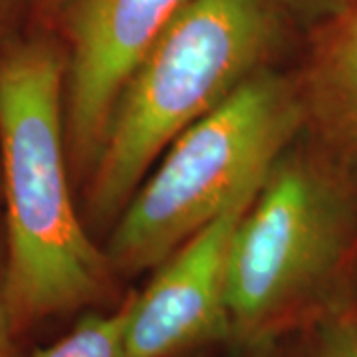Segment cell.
<instances>
[{
    "label": "cell",
    "mask_w": 357,
    "mask_h": 357,
    "mask_svg": "<svg viewBox=\"0 0 357 357\" xmlns=\"http://www.w3.org/2000/svg\"><path fill=\"white\" fill-rule=\"evenodd\" d=\"M66 48L16 40L0 58L6 290L18 328L105 306L117 282L74 197L64 123Z\"/></svg>",
    "instance_id": "obj_1"
},
{
    "label": "cell",
    "mask_w": 357,
    "mask_h": 357,
    "mask_svg": "<svg viewBox=\"0 0 357 357\" xmlns=\"http://www.w3.org/2000/svg\"><path fill=\"white\" fill-rule=\"evenodd\" d=\"M274 0H189L121 89L102 147L82 183L88 229H112L187 128L266 70L278 42Z\"/></svg>",
    "instance_id": "obj_2"
},
{
    "label": "cell",
    "mask_w": 357,
    "mask_h": 357,
    "mask_svg": "<svg viewBox=\"0 0 357 357\" xmlns=\"http://www.w3.org/2000/svg\"><path fill=\"white\" fill-rule=\"evenodd\" d=\"M302 135L270 167L232 236L227 302L236 351L354 294L357 177Z\"/></svg>",
    "instance_id": "obj_3"
},
{
    "label": "cell",
    "mask_w": 357,
    "mask_h": 357,
    "mask_svg": "<svg viewBox=\"0 0 357 357\" xmlns=\"http://www.w3.org/2000/svg\"><path fill=\"white\" fill-rule=\"evenodd\" d=\"M304 131L298 82L262 70L173 141L103 243L117 278L153 272L256 189Z\"/></svg>",
    "instance_id": "obj_4"
},
{
    "label": "cell",
    "mask_w": 357,
    "mask_h": 357,
    "mask_svg": "<svg viewBox=\"0 0 357 357\" xmlns=\"http://www.w3.org/2000/svg\"><path fill=\"white\" fill-rule=\"evenodd\" d=\"M187 2L72 0L66 14L64 123L74 183L88 177L133 68Z\"/></svg>",
    "instance_id": "obj_5"
},
{
    "label": "cell",
    "mask_w": 357,
    "mask_h": 357,
    "mask_svg": "<svg viewBox=\"0 0 357 357\" xmlns=\"http://www.w3.org/2000/svg\"><path fill=\"white\" fill-rule=\"evenodd\" d=\"M260 185L238 197L155 268L141 292L129 294L128 357H189L208 345L230 344V244Z\"/></svg>",
    "instance_id": "obj_6"
},
{
    "label": "cell",
    "mask_w": 357,
    "mask_h": 357,
    "mask_svg": "<svg viewBox=\"0 0 357 357\" xmlns=\"http://www.w3.org/2000/svg\"><path fill=\"white\" fill-rule=\"evenodd\" d=\"M298 89L304 133L357 177V10L321 40Z\"/></svg>",
    "instance_id": "obj_7"
},
{
    "label": "cell",
    "mask_w": 357,
    "mask_h": 357,
    "mask_svg": "<svg viewBox=\"0 0 357 357\" xmlns=\"http://www.w3.org/2000/svg\"><path fill=\"white\" fill-rule=\"evenodd\" d=\"M243 357H357L354 294L284 332L244 347Z\"/></svg>",
    "instance_id": "obj_8"
},
{
    "label": "cell",
    "mask_w": 357,
    "mask_h": 357,
    "mask_svg": "<svg viewBox=\"0 0 357 357\" xmlns=\"http://www.w3.org/2000/svg\"><path fill=\"white\" fill-rule=\"evenodd\" d=\"M126 296L117 306L84 312L74 328L30 357H128L126 354Z\"/></svg>",
    "instance_id": "obj_9"
},
{
    "label": "cell",
    "mask_w": 357,
    "mask_h": 357,
    "mask_svg": "<svg viewBox=\"0 0 357 357\" xmlns=\"http://www.w3.org/2000/svg\"><path fill=\"white\" fill-rule=\"evenodd\" d=\"M28 333H24L13 314V306L6 290V244L4 227L0 213V357H30L28 351Z\"/></svg>",
    "instance_id": "obj_10"
},
{
    "label": "cell",
    "mask_w": 357,
    "mask_h": 357,
    "mask_svg": "<svg viewBox=\"0 0 357 357\" xmlns=\"http://www.w3.org/2000/svg\"><path fill=\"white\" fill-rule=\"evenodd\" d=\"M10 2H13V0H0V58H2V54L8 50L14 42H16V40H14V42L4 40V26H6V16H8Z\"/></svg>",
    "instance_id": "obj_11"
},
{
    "label": "cell",
    "mask_w": 357,
    "mask_h": 357,
    "mask_svg": "<svg viewBox=\"0 0 357 357\" xmlns=\"http://www.w3.org/2000/svg\"><path fill=\"white\" fill-rule=\"evenodd\" d=\"M354 302L357 306V272H356V282H354Z\"/></svg>",
    "instance_id": "obj_12"
},
{
    "label": "cell",
    "mask_w": 357,
    "mask_h": 357,
    "mask_svg": "<svg viewBox=\"0 0 357 357\" xmlns=\"http://www.w3.org/2000/svg\"><path fill=\"white\" fill-rule=\"evenodd\" d=\"M0 204H2V171H0Z\"/></svg>",
    "instance_id": "obj_13"
}]
</instances>
